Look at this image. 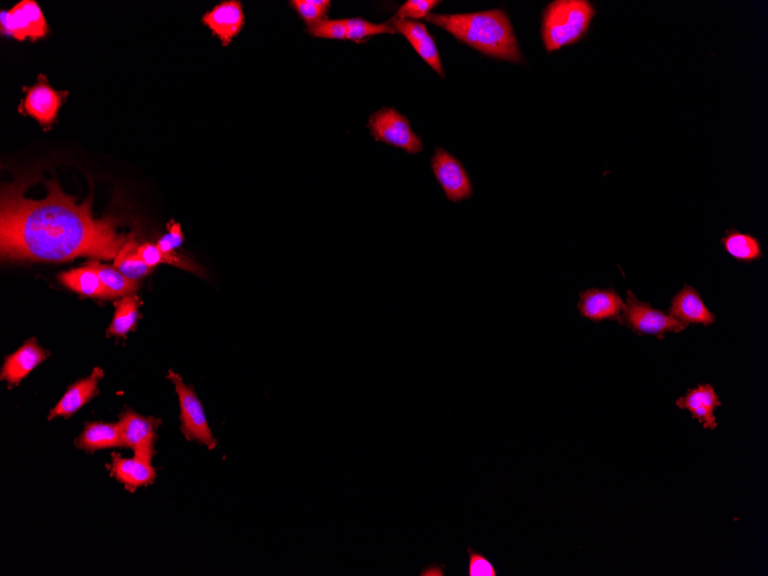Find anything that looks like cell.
<instances>
[{"label": "cell", "mask_w": 768, "mask_h": 576, "mask_svg": "<svg viewBox=\"0 0 768 576\" xmlns=\"http://www.w3.org/2000/svg\"><path fill=\"white\" fill-rule=\"evenodd\" d=\"M48 196L26 198L14 184L3 189L0 252L5 260L65 263L78 257L115 259L128 242L110 219H95L91 198L83 204L64 194L56 180L46 181Z\"/></svg>", "instance_id": "1"}, {"label": "cell", "mask_w": 768, "mask_h": 576, "mask_svg": "<svg viewBox=\"0 0 768 576\" xmlns=\"http://www.w3.org/2000/svg\"><path fill=\"white\" fill-rule=\"evenodd\" d=\"M426 21L483 55L522 64V53L509 15L502 10L466 14H429Z\"/></svg>", "instance_id": "2"}, {"label": "cell", "mask_w": 768, "mask_h": 576, "mask_svg": "<svg viewBox=\"0 0 768 576\" xmlns=\"http://www.w3.org/2000/svg\"><path fill=\"white\" fill-rule=\"evenodd\" d=\"M596 15L587 0H556L547 6L542 17V40L545 50L556 52L579 43L585 37Z\"/></svg>", "instance_id": "3"}, {"label": "cell", "mask_w": 768, "mask_h": 576, "mask_svg": "<svg viewBox=\"0 0 768 576\" xmlns=\"http://www.w3.org/2000/svg\"><path fill=\"white\" fill-rule=\"evenodd\" d=\"M627 302L617 322L637 335L656 336L663 340L667 333H681L688 326L673 318L670 313L655 310L654 307L636 298L631 290L627 291Z\"/></svg>", "instance_id": "4"}, {"label": "cell", "mask_w": 768, "mask_h": 576, "mask_svg": "<svg viewBox=\"0 0 768 576\" xmlns=\"http://www.w3.org/2000/svg\"><path fill=\"white\" fill-rule=\"evenodd\" d=\"M168 379L175 386L180 402L181 432L189 442L196 441L213 450L218 441L214 439L209 422H207L201 399L195 393L194 387L187 386L181 376L170 371Z\"/></svg>", "instance_id": "5"}, {"label": "cell", "mask_w": 768, "mask_h": 576, "mask_svg": "<svg viewBox=\"0 0 768 576\" xmlns=\"http://www.w3.org/2000/svg\"><path fill=\"white\" fill-rule=\"evenodd\" d=\"M368 128L376 141L393 145L412 155L424 149L421 138L413 132L410 121L405 115L390 107H383L372 114Z\"/></svg>", "instance_id": "6"}, {"label": "cell", "mask_w": 768, "mask_h": 576, "mask_svg": "<svg viewBox=\"0 0 768 576\" xmlns=\"http://www.w3.org/2000/svg\"><path fill=\"white\" fill-rule=\"evenodd\" d=\"M2 34L11 36L20 42L30 38L33 42L49 33L41 7L34 0H22L10 11L0 14Z\"/></svg>", "instance_id": "7"}, {"label": "cell", "mask_w": 768, "mask_h": 576, "mask_svg": "<svg viewBox=\"0 0 768 576\" xmlns=\"http://www.w3.org/2000/svg\"><path fill=\"white\" fill-rule=\"evenodd\" d=\"M432 170L445 197L460 203L473 197V183L462 163L444 149H437L432 158Z\"/></svg>", "instance_id": "8"}, {"label": "cell", "mask_w": 768, "mask_h": 576, "mask_svg": "<svg viewBox=\"0 0 768 576\" xmlns=\"http://www.w3.org/2000/svg\"><path fill=\"white\" fill-rule=\"evenodd\" d=\"M161 422L157 418L142 417L130 409L121 414L119 425L126 447L132 449L142 462L151 464L156 455L157 429Z\"/></svg>", "instance_id": "9"}, {"label": "cell", "mask_w": 768, "mask_h": 576, "mask_svg": "<svg viewBox=\"0 0 768 576\" xmlns=\"http://www.w3.org/2000/svg\"><path fill=\"white\" fill-rule=\"evenodd\" d=\"M578 311L582 318L593 322L618 321L624 311V299L616 290L590 288L579 294Z\"/></svg>", "instance_id": "10"}, {"label": "cell", "mask_w": 768, "mask_h": 576, "mask_svg": "<svg viewBox=\"0 0 768 576\" xmlns=\"http://www.w3.org/2000/svg\"><path fill=\"white\" fill-rule=\"evenodd\" d=\"M23 111L38 121L43 127L50 126L56 120L65 95L53 89L45 79H41L34 87L25 89Z\"/></svg>", "instance_id": "11"}, {"label": "cell", "mask_w": 768, "mask_h": 576, "mask_svg": "<svg viewBox=\"0 0 768 576\" xmlns=\"http://www.w3.org/2000/svg\"><path fill=\"white\" fill-rule=\"evenodd\" d=\"M49 356L50 352L40 347L33 337V339L23 343L22 347L12 355L6 356L0 379L9 383L11 388L18 386Z\"/></svg>", "instance_id": "12"}, {"label": "cell", "mask_w": 768, "mask_h": 576, "mask_svg": "<svg viewBox=\"0 0 768 576\" xmlns=\"http://www.w3.org/2000/svg\"><path fill=\"white\" fill-rule=\"evenodd\" d=\"M389 23L396 30V33L402 34L406 38L420 58L443 78L444 71L439 49H437L434 38L429 34L424 23L397 19H393Z\"/></svg>", "instance_id": "13"}, {"label": "cell", "mask_w": 768, "mask_h": 576, "mask_svg": "<svg viewBox=\"0 0 768 576\" xmlns=\"http://www.w3.org/2000/svg\"><path fill=\"white\" fill-rule=\"evenodd\" d=\"M675 404L680 410L689 411L691 418L700 422L703 428L713 430L718 427L716 411L721 402L712 384H700L688 390Z\"/></svg>", "instance_id": "14"}, {"label": "cell", "mask_w": 768, "mask_h": 576, "mask_svg": "<svg viewBox=\"0 0 768 576\" xmlns=\"http://www.w3.org/2000/svg\"><path fill=\"white\" fill-rule=\"evenodd\" d=\"M244 21L243 6L237 0L222 2L203 17L204 25L209 27L211 32L225 46L232 43L234 38L240 34Z\"/></svg>", "instance_id": "15"}, {"label": "cell", "mask_w": 768, "mask_h": 576, "mask_svg": "<svg viewBox=\"0 0 768 576\" xmlns=\"http://www.w3.org/2000/svg\"><path fill=\"white\" fill-rule=\"evenodd\" d=\"M104 378L102 368H95L86 379H81L68 388L63 398L60 399L55 409L49 414V420L55 418H71L82 407L88 404L92 398L98 395V383Z\"/></svg>", "instance_id": "16"}, {"label": "cell", "mask_w": 768, "mask_h": 576, "mask_svg": "<svg viewBox=\"0 0 768 576\" xmlns=\"http://www.w3.org/2000/svg\"><path fill=\"white\" fill-rule=\"evenodd\" d=\"M667 313H670L673 318L687 326L703 325L709 327L717 319L706 307L701 294L693 287L688 286V284L672 298L671 306Z\"/></svg>", "instance_id": "17"}, {"label": "cell", "mask_w": 768, "mask_h": 576, "mask_svg": "<svg viewBox=\"0 0 768 576\" xmlns=\"http://www.w3.org/2000/svg\"><path fill=\"white\" fill-rule=\"evenodd\" d=\"M111 475L122 483L130 493H135L138 488L148 487L155 482L157 471L151 464L142 460L122 458L118 453H113Z\"/></svg>", "instance_id": "18"}, {"label": "cell", "mask_w": 768, "mask_h": 576, "mask_svg": "<svg viewBox=\"0 0 768 576\" xmlns=\"http://www.w3.org/2000/svg\"><path fill=\"white\" fill-rule=\"evenodd\" d=\"M76 448L94 453L98 450L126 447L121 428L118 424H103V422H89L84 426L82 433L75 440Z\"/></svg>", "instance_id": "19"}, {"label": "cell", "mask_w": 768, "mask_h": 576, "mask_svg": "<svg viewBox=\"0 0 768 576\" xmlns=\"http://www.w3.org/2000/svg\"><path fill=\"white\" fill-rule=\"evenodd\" d=\"M58 279L64 286L82 296L102 299L111 298L109 293H107L101 278H99L95 260L90 261V263L84 267L61 273L58 276Z\"/></svg>", "instance_id": "20"}, {"label": "cell", "mask_w": 768, "mask_h": 576, "mask_svg": "<svg viewBox=\"0 0 768 576\" xmlns=\"http://www.w3.org/2000/svg\"><path fill=\"white\" fill-rule=\"evenodd\" d=\"M721 244L729 256L737 261L751 264L763 258L762 244L751 234H743L735 228L729 229L721 238Z\"/></svg>", "instance_id": "21"}, {"label": "cell", "mask_w": 768, "mask_h": 576, "mask_svg": "<svg viewBox=\"0 0 768 576\" xmlns=\"http://www.w3.org/2000/svg\"><path fill=\"white\" fill-rule=\"evenodd\" d=\"M141 301L137 296H126L115 303V313L107 336L125 337L137 324Z\"/></svg>", "instance_id": "22"}, {"label": "cell", "mask_w": 768, "mask_h": 576, "mask_svg": "<svg viewBox=\"0 0 768 576\" xmlns=\"http://www.w3.org/2000/svg\"><path fill=\"white\" fill-rule=\"evenodd\" d=\"M95 265L99 278H101L111 298L129 296L136 293L140 288L138 281L127 278L118 268L99 264L97 260H95Z\"/></svg>", "instance_id": "23"}, {"label": "cell", "mask_w": 768, "mask_h": 576, "mask_svg": "<svg viewBox=\"0 0 768 576\" xmlns=\"http://www.w3.org/2000/svg\"><path fill=\"white\" fill-rule=\"evenodd\" d=\"M137 249L136 242L128 240L114 259V267L127 278L135 281L141 280L152 271V268L138 255Z\"/></svg>", "instance_id": "24"}, {"label": "cell", "mask_w": 768, "mask_h": 576, "mask_svg": "<svg viewBox=\"0 0 768 576\" xmlns=\"http://www.w3.org/2000/svg\"><path fill=\"white\" fill-rule=\"evenodd\" d=\"M383 34H396V30L389 22L373 23L360 18L348 19V41L362 43L368 37Z\"/></svg>", "instance_id": "25"}, {"label": "cell", "mask_w": 768, "mask_h": 576, "mask_svg": "<svg viewBox=\"0 0 768 576\" xmlns=\"http://www.w3.org/2000/svg\"><path fill=\"white\" fill-rule=\"evenodd\" d=\"M306 30L313 37L345 41L348 35V19L320 20L311 26H307Z\"/></svg>", "instance_id": "26"}, {"label": "cell", "mask_w": 768, "mask_h": 576, "mask_svg": "<svg viewBox=\"0 0 768 576\" xmlns=\"http://www.w3.org/2000/svg\"><path fill=\"white\" fill-rule=\"evenodd\" d=\"M290 4L307 26L326 19L330 9L329 0H294Z\"/></svg>", "instance_id": "27"}, {"label": "cell", "mask_w": 768, "mask_h": 576, "mask_svg": "<svg viewBox=\"0 0 768 576\" xmlns=\"http://www.w3.org/2000/svg\"><path fill=\"white\" fill-rule=\"evenodd\" d=\"M441 2L437 0H409L399 7L394 19L418 21L426 19Z\"/></svg>", "instance_id": "28"}, {"label": "cell", "mask_w": 768, "mask_h": 576, "mask_svg": "<svg viewBox=\"0 0 768 576\" xmlns=\"http://www.w3.org/2000/svg\"><path fill=\"white\" fill-rule=\"evenodd\" d=\"M468 555V576H498L497 568L491 560L472 548H467Z\"/></svg>", "instance_id": "29"}, {"label": "cell", "mask_w": 768, "mask_h": 576, "mask_svg": "<svg viewBox=\"0 0 768 576\" xmlns=\"http://www.w3.org/2000/svg\"><path fill=\"white\" fill-rule=\"evenodd\" d=\"M137 251H138V255L141 256L144 263L151 268L156 267L163 263L168 264L167 257L164 255L163 252H161V250L157 247V245L145 243L140 245Z\"/></svg>", "instance_id": "30"}]
</instances>
